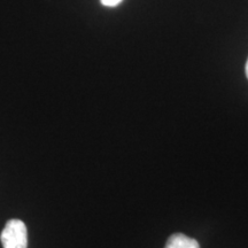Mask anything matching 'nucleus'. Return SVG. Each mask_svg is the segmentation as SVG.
<instances>
[{
    "instance_id": "1",
    "label": "nucleus",
    "mask_w": 248,
    "mask_h": 248,
    "mask_svg": "<svg viewBox=\"0 0 248 248\" xmlns=\"http://www.w3.org/2000/svg\"><path fill=\"white\" fill-rule=\"evenodd\" d=\"M4 248H28V230L21 219H9L0 234Z\"/></svg>"
},
{
    "instance_id": "2",
    "label": "nucleus",
    "mask_w": 248,
    "mask_h": 248,
    "mask_svg": "<svg viewBox=\"0 0 248 248\" xmlns=\"http://www.w3.org/2000/svg\"><path fill=\"white\" fill-rule=\"evenodd\" d=\"M164 248H200V245L193 238L183 233H173L167 240Z\"/></svg>"
},
{
    "instance_id": "3",
    "label": "nucleus",
    "mask_w": 248,
    "mask_h": 248,
    "mask_svg": "<svg viewBox=\"0 0 248 248\" xmlns=\"http://www.w3.org/2000/svg\"><path fill=\"white\" fill-rule=\"evenodd\" d=\"M100 1L102 5L107 6V7H115L122 2V0H100Z\"/></svg>"
},
{
    "instance_id": "4",
    "label": "nucleus",
    "mask_w": 248,
    "mask_h": 248,
    "mask_svg": "<svg viewBox=\"0 0 248 248\" xmlns=\"http://www.w3.org/2000/svg\"><path fill=\"white\" fill-rule=\"evenodd\" d=\"M246 76H247V78H248V60L246 62Z\"/></svg>"
}]
</instances>
